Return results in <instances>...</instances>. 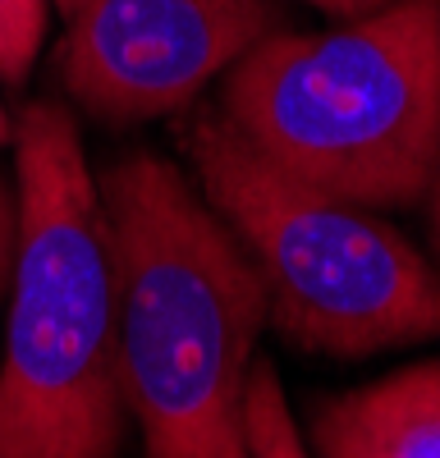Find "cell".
Returning a JSON list of instances; mask_svg holds the SVG:
<instances>
[{"instance_id":"obj_9","label":"cell","mask_w":440,"mask_h":458,"mask_svg":"<svg viewBox=\"0 0 440 458\" xmlns=\"http://www.w3.org/2000/svg\"><path fill=\"white\" fill-rule=\"evenodd\" d=\"M14 252H19V183L14 170H0V298L10 293Z\"/></svg>"},{"instance_id":"obj_4","label":"cell","mask_w":440,"mask_h":458,"mask_svg":"<svg viewBox=\"0 0 440 458\" xmlns=\"http://www.w3.org/2000/svg\"><path fill=\"white\" fill-rule=\"evenodd\" d=\"M179 151L267 284V326L299 353L362 362L440 339V271L381 216L289 179L198 101Z\"/></svg>"},{"instance_id":"obj_5","label":"cell","mask_w":440,"mask_h":458,"mask_svg":"<svg viewBox=\"0 0 440 458\" xmlns=\"http://www.w3.org/2000/svg\"><path fill=\"white\" fill-rule=\"evenodd\" d=\"M280 28L289 0H83L55 47V79L88 120L133 129L198 106Z\"/></svg>"},{"instance_id":"obj_3","label":"cell","mask_w":440,"mask_h":458,"mask_svg":"<svg viewBox=\"0 0 440 458\" xmlns=\"http://www.w3.org/2000/svg\"><path fill=\"white\" fill-rule=\"evenodd\" d=\"M10 147L19 252L0 349V458H120L129 403L106 220L79 120L60 101H28Z\"/></svg>"},{"instance_id":"obj_7","label":"cell","mask_w":440,"mask_h":458,"mask_svg":"<svg viewBox=\"0 0 440 458\" xmlns=\"http://www.w3.org/2000/svg\"><path fill=\"white\" fill-rule=\"evenodd\" d=\"M243 436H248V458H312L271 358H257L248 371Z\"/></svg>"},{"instance_id":"obj_11","label":"cell","mask_w":440,"mask_h":458,"mask_svg":"<svg viewBox=\"0 0 440 458\" xmlns=\"http://www.w3.org/2000/svg\"><path fill=\"white\" fill-rule=\"evenodd\" d=\"M308 5H317L321 14H330L335 23H344V19H362V14H377V10L394 5V0H308Z\"/></svg>"},{"instance_id":"obj_8","label":"cell","mask_w":440,"mask_h":458,"mask_svg":"<svg viewBox=\"0 0 440 458\" xmlns=\"http://www.w3.org/2000/svg\"><path fill=\"white\" fill-rule=\"evenodd\" d=\"M51 28V0H0V79L23 83Z\"/></svg>"},{"instance_id":"obj_12","label":"cell","mask_w":440,"mask_h":458,"mask_svg":"<svg viewBox=\"0 0 440 458\" xmlns=\"http://www.w3.org/2000/svg\"><path fill=\"white\" fill-rule=\"evenodd\" d=\"M14 138V124H10V114H5V106H0V147H5Z\"/></svg>"},{"instance_id":"obj_1","label":"cell","mask_w":440,"mask_h":458,"mask_svg":"<svg viewBox=\"0 0 440 458\" xmlns=\"http://www.w3.org/2000/svg\"><path fill=\"white\" fill-rule=\"evenodd\" d=\"M115 353L142 458H248L243 399L267 284L193 174L129 147L97 174Z\"/></svg>"},{"instance_id":"obj_6","label":"cell","mask_w":440,"mask_h":458,"mask_svg":"<svg viewBox=\"0 0 440 458\" xmlns=\"http://www.w3.org/2000/svg\"><path fill=\"white\" fill-rule=\"evenodd\" d=\"M308 445L312 458H440V358L312 399Z\"/></svg>"},{"instance_id":"obj_13","label":"cell","mask_w":440,"mask_h":458,"mask_svg":"<svg viewBox=\"0 0 440 458\" xmlns=\"http://www.w3.org/2000/svg\"><path fill=\"white\" fill-rule=\"evenodd\" d=\"M51 5H55V10H64V14H73V10L83 5V0H51Z\"/></svg>"},{"instance_id":"obj_2","label":"cell","mask_w":440,"mask_h":458,"mask_svg":"<svg viewBox=\"0 0 440 458\" xmlns=\"http://www.w3.org/2000/svg\"><path fill=\"white\" fill-rule=\"evenodd\" d=\"M211 106L289 179L367 211H422L440 151V0L280 28L220 73Z\"/></svg>"},{"instance_id":"obj_10","label":"cell","mask_w":440,"mask_h":458,"mask_svg":"<svg viewBox=\"0 0 440 458\" xmlns=\"http://www.w3.org/2000/svg\"><path fill=\"white\" fill-rule=\"evenodd\" d=\"M422 216H427V243H431V261H436V271H440V151H436V170H431V188H427Z\"/></svg>"}]
</instances>
